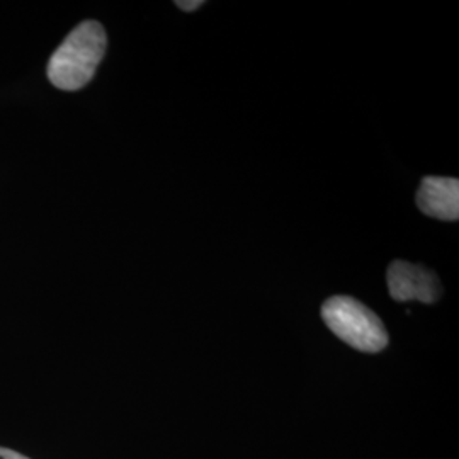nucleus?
Listing matches in <instances>:
<instances>
[{"instance_id":"nucleus-1","label":"nucleus","mask_w":459,"mask_h":459,"mask_svg":"<svg viewBox=\"0 0 459 459\" xmlns=\"http://www.w3.org/2000/svg\"><path fill=\"white\" fill-rule=\"evenodd\" d=\"M106 47L104 28L98 21H83L51 55L49 82L62 91L82 89L94 77Z\"/></svg>"},{"instance_id":"nucleus-3","label":"nucleus","mask_w":459,"mask_h":459,"mask_svg":"<svg viewBox=\"0 0 459 459\" xmlns=\"http://www.w3.org/2000/svg\"><path fill=\"white\" fill-rule=\"evenodd\" d=\"M388 290L394 301H422L436 303L441 298V284L437 276L424 265L394 261L390 264Z\"/></svg>"},{"instance_id":"nucleus-6","label":"nucleus","mask_w":459,"mask_h":459,"mask_svg":"<svg viewBox=\"0 0 459 459\" xmlns=\"http://www.w3.org/2000/svg\"><path fill=\"white\" fill-rule=\"evenodd\" d=\"M0 459H28L24 458V456H21L19 453H14V451H11V449H4V447H0Z\"/></svg>"},{"instance_id":"nucleus-2","label":"nucleus","mask_w":459,"mask_h":459,"mask_svg":"<svg viewBox=\"0 0 459 459\" xmlns=\"http://www.w3.org/2000/svg\"><path fill=\"white\" fill-rule=\"evenodd\" d=\"M322 318L341 341L361 352H379L388 345V332L377 313L351 296H332Z\"/></svg>"},{"instance_id":"nucleus-5","label":"nucleus","mask_w":459,"mask_h":459,"mask_svg":"<svg viewBox=\"0 0 459 459\" xmlns=\"http://www.w3.org/2000/svg\"><path fill=\"white\" fill-rule=\"evenodd\" d=\"M176 5H178L179 9H182V11H186V13H193V11L199 9L201 5H204V2H203V0H195V2L182 0V2H176Z\"/></svg>"},{"instance_id":"nucleus-4","label":"nucleus","mask_w":459,"mask_h":459,"mask_svg":"<svg viewBox=\"0 0 459 459\" xmlns=\"http://www.w3.org/2000/svg\"><path fill=\"white\" fill-rule=\"evenodd\" d=\"M420 212L443 221L459 218V181L453 178H426L417 193Z\"/></svg>"}]
</instances>
